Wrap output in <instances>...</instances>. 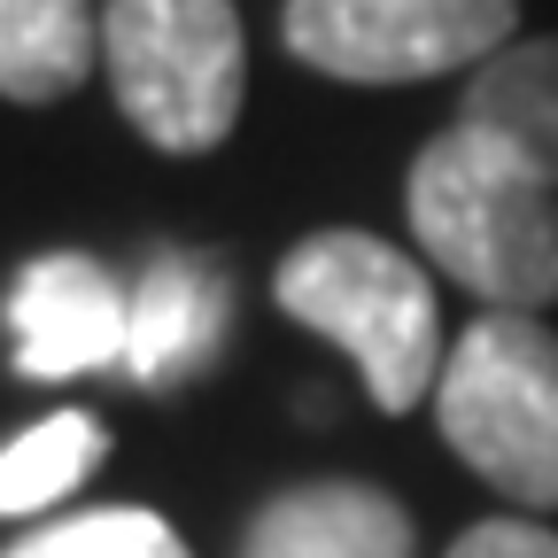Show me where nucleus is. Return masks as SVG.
Here are the masks:
<instances>
[{"label":"nucleus","instance_id":"nucleus-8","mask_svg":"<svg viewBox=\"0 0 558 558\" xmlns=\"http://www.w3.org/2000/svg\"><path fill=\"white\" fill-rule=\"evenodd\" d=\"M241 558H411V520L365 481H303L248 520Z\"/></svg>","mask_w":558,"mask_h":558},{"label":"nucleus","instance_id":"nucleus-9","mask_svg":"<svg viewBox=\"0 0 558 558\" xmlns=\"http://www.w3.org/2000/svg\"><path fill=\"white\" fill-rule=\"evenodd\" d=\"M458 124L488 132L543 186H558V39H512L488 62H473Z\"/></svg>","mask_w":558,"mask_h":558},{"label":"nucleus","instance_id":"nucleus-7","mask_svg":"<svg viewBox=\"0 0 558 558\" xmlns=\"http://www.w3.org/2000/svg\"><path fill=\"white\" fill-rule=\"evenodd\" d=\"M233 326V279L218 256H194V248H163L132 288L124 311V373L140 388H171L194 380L202 365H218Z\"/></svg>","mask_w":558,"mask_h":558},{"label":"nucleus","instance_id":"nucleus-12","mask_svg":"<svg viewBox=\"0 0 558 558\" xmlns=\"http://www.w3.org/2000/svg\"><path fill=\"white\" fill-rule=\"evenodd\" d=\"M0 558H194V550L156 512H86V520L47 527V535H24Z\"/></svg>","mask_w":558,"mask_h":558},{"label":"nucleus","instance_id":"nucleus-1","mask_svg":"<svg viewBox=\"0 0 558 558\" xmlns=\"http://www.w3.org/2000/svg\"><path fill=\"white\" fill-rule=\"evenodd\" d=\"M411 233L488 311L558 303V186H543L488 132L450 124L411 163Z\"/></svg>","mask_w":558,"mask_h":558},{"label":"nucleus","instance_id":"nucleus-2","mask_svg":"<svg viewBox=\"0 0 558 558\" xmlns=\"http://www.w3.org/2000/svg\"><path fill=\"white\" fill-rule=\"evenodd\" d=\"M435 418L488 488L558 512V333L535 311H488L442 349Z\"/></svg>","mask_w":558,"mask_h":558},{"label":"nucleus","instance_id":"nucleus-13","mask_svg":"<svg viewBox=\"0 0 558 558\" xmlns=\"http://www.w3.org/2000/svg\"><path fill=\"white\" fill-rule=\"evenodd\" d=\"M450 558H558V535L527 520H481L450 543Z\"/></svg>","mask_w":558,"mask_h":558},{"label":"nucleus","instance_id":"nucleus-3","mask_svg":"<svg viewBox=\"0 0 558 558\" xmlns=\"http://www.w3.org/2000/svg\"><path fill=\"white\" fill-rule=\"evenodd\" d=\"M279 311L341 341L380 411H411L442 373V311L403 248L373 233H311L279 264Z\"/></svg>","mask_w":558,"mask_h":558},{"label":"nucleus","instance_id":"nucleus-11","mask_svg":"<svg viewBox=\"0 0 558 558\" xmlns=\"http://www.w3.org/2000/svg\"><path fill=\"white\" fill-rule=\"evenodd\" d=\"M101 450H109V435L86 411L39 418L32 435H16L9 450H0V520H24V512H47L54 497H70V488L94 473Z\"/></svg>","mask_w":558,"mask_h":558},{"label":"nucleus","instance_id":"nucleus-4","mask_svg":"<svg viewBox=\"0 0 558 558\" xmlns=\"http://www.w3.org/2000/svg\"><path fill=\"white\" fill-rule=\"evenodd\" d=\"M101 54L117 109L163 156H202L241 124L248 47L233 0H109Z\"/></svg>","mask_w":558,"mask_h":558},{"label":"nucleus","instance_id":"nucleus-6","mask_svg":"<svg viewBox=\"0 0 558 558\" xmlns=\"http://www.w3.org/2000/svg\"><path fill=\"white\" fill-rule=\"evenodd\" d=\"M124 311H132V295L94 256H39V264H24L16 295H9L16 373L24 380H78V373L124 365Z\"/></svg>","mask_w":558,"mask_h":558},{"label":"nucleus","instance_id":"nucleus-10","mask_svg":"<svg viewBox=\"0 0 558 558\" xmlns=\"http://www.w3.org/2000/svg\"><path fill=\"white\" fill-rule=\"evenodd\" d=\"M94 16L86 0H0V94L9 101H62L94 70Z\"/></svg>","mask_w":558,"mask_h":558},{"label":"nucleus","instance_id":"nucleus-5","mask_svg":"<svg viewBox=\"0 0 558 558\" xmlns=\"http://www.w3.org/2000/svg\"><path fill=\"white\" fill-rule=\"evenodd\" d=\"M520 0H288V47L349 86H403L512 47Z\"/></svg>","mask_w":558,"mask_h":558}]
</instances>
